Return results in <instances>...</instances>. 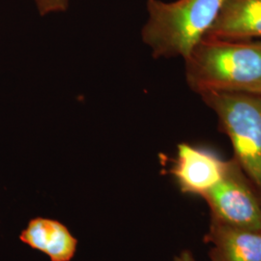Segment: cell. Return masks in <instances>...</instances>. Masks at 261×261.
<instances>
[{
    "label": "cell",
    "mask_w": 261,
    "mask_h": 261,
    "mask_svg": "<svg viewBox=\"0 0 261 261\" xmlns=\"http://www.w3.org/2000/svg\"><path fill=\"white\" fill-rule=\"evenodd\" d=\"M185 62L187 83L199 95L261 96V42L203 38Z\"/></svg>",
    "instance_id": "6da1fadb"
},
{
    "label": "cell",
    "mask_w": 261,
    "mask_h": 261,
    "mask_svg": "<svg viewBox=\"0 0 261 261\" xmlns=\"http://www.w3.org/2000/svg\"><path fill=\"white\" fill-rule=\"evenodd\" d=\"M226 0H148L142 39L154 57L187 58L205 37Z\"/></svg>",
    "instance_id": "7a4b0ae2"
},
{
    "label": "cell",
    "mask_w": 261,
    "mask_h": 261,
    "mask_svg": "<svg viewBox=\"0 0 261 261\" xmlns=\"http://www.w3.org/2000/svg\"><path fill=\"white\" fill-rule=\"evenodd\" d=\"M200 97L217 114L234 160L261 196V96L207 92Z\"/></svg>",
    "instance_id": "3957f363"
},
{
    "label": "cell",
    "mask_w": 261,
    "mask_h": 261,
    "mask_svg": "<svg viewBox=\"0 0 261 261\" xmlns=\"http://www.w3.org/2000/svg\"><path fill=\"white\" fill-rule=\"evenodd\" d=\"M255 190L233 159L228 161L221 181L202 198L210 207L212 219L216 221L236 227L261 230V201Z\"/></svg>",
    "instance_id": "277c9868"
},
{
    "label": "cell",
    "mask_w": 261,
    "mask_h": 261,
    "mask_svg": "<svg viewBox=\"0 0 261 261\" xmlns=\"http://www.w3.org/2000/svg\"><path fill=\"white\" fill-rule=\"evenodd\" d=\"M227 166L228 161L213 151L180 143L171 173L183 193L202 197L221 181Z\"/></svg>",
    "instance_id": "5b68a950"
},
{
    "label": "cell",
    "mask_w": 261,
    "mask_h": 261,
    "mask_svg": "<svg viewBox=\"0 0 261 261\" xmlns=\"http://www.w3.org/2000/svg\"><path fill=\"white\" fill-rule=\"evenodd\" d=\"M206 242L211 261H261V230L211 220Z\"/></svg>",
    "instance_id": "8992f818"
},
{
    "label": "cell",
    "mask_w": 261,
    "mask_h": 261,
    "mask_svg": "<svg viewBox=\"0 0 261 261\" xmlns=\"http://www.w3.org/2000/svg\"><path fill=\"white\" fill-rule=\"evenodd\" d=\"M204 38L228 41L261 38V0H226Z\"/></svg>",
    "instance_id": "52a82bcc"
},
{
    "label": "cell",
    "mask_w": 261,
    "mask_h": 261,
    "mask_svg": "<svg viewBox=\"0 0 261 261\" xmlns=\"http://www.w3.org/2000/svg\"><path fill=\"white\" fill-rule=\"evenodd\" d=\"M19 238L29 247L46 253L51 261H69L76 250L75 237L64 224L51 219L31 220Z\"/></svg>",
    "instance_id": "ba28073f"
},
{
    "label": "cell",
    "mask_w": 261,
    "mask_h": 261,
    "mask_svg": "<svg viewBox=\"0 0 261 261\" xmlns=\"http://www.w3.org/2000/svg\"><path fill=\"white\" fill-rule=\"evenodd\" d=\"M42 15L51 12L64 11L68 5V0H34Z\"/></svg>",
    "instance_id": "9c48e42d"
},
{
    "label": "cell",
    "mask_w": 261,
    "mask_h": 261,
    "mask_svg": "<svg viewBox=\"0 0 261 261\" xmlns=\"http://www.w3.org/2000/svg\"><path fill=\"white\" fill-rule=\"evenodd\" d=\"M173 261H196L192 252L184 251L179 253Z\"/></svg>",
    "instance_id": "30bf717a"
}]
</instances>
